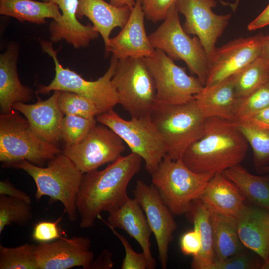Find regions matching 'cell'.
<instances>
[{
  "label": "cell",
  "mask_w": 269,
  "mask_h": 269,
  "mask_svg": "<svg viewBox=\"0 0 269 269\" xmlns=\"http://www.w3.org/2000/svg\"><path fill=\"white\" fill-rule=\"evenodd\" d=\"M10 167L22 170L32 177L36 186L37 201L46 196L51 203L59 201L69 220H77L76 199L83 174L63 152L49 160L46 167L22 160Z\"/></svg>",
  "instance_id": "obj_3"
},
{
  "label": "cell",
  "mask_w": 269,
  "mask_h": 269,
  "mask_svg": "<svg viewBox=\"0 0 269 269\" xmlns=\"http://www.w3.org/2000/svg\"><path fill=\"white\" fill-rule=\"evenodd\" d=\"M216 0H178L176 6L185 21L183 25L189 35L198 37L210 61L216 49L217 39L223 33L231 18L230 14L217 15L212 11Z\"/></svg>",
  "instance_id": "obj_13"
},
{
  "label": "cell",
  "mask_w": 269,
  "mask_h": 269,
  "mask_svg": "<svg viewBox=\"0 0 269 269\" xmlns=\"http://www.w3.org/2000/svg\"><path fill=\"white\" fill-rule=\"evenodd\" d=\"M77 18L87 17L92 23L95 30L100 34L106 47L113 29L123 28L127 23L132 8L118 7L104 0H78Z\"/></svg>",
  "instance_id": "obj_25"
},
{
  "label": "cell",
  "mask_w": 269,
  "mask_h": 269,
  "mask_svg": "<svg viewBox=\"0 0 269 269\" xmlns=\"http://www.w3.org/2000/svg\"><path fill=\"white\" fill-rule=\"evenodd\" d=\"M261 57L269 61V36H266L263 44Z\"/></svg>",
  "instance_id": "obj_47"
},
{
  "label": "cell",
  "mask_w": 269,
  "mask_h": 269,
  "mask_svg": "<svg viewBox=\"0 0 269 269\" xmlns=\"http://www.w3.org/2000/svg\"><path fill=\"white\" fill-rule=\"evenodd\" d=\"M248 146L235 121L207 118L203 136L187 149L181 160L197 173H223L240 164Z\"/></svg>",
  "instance_id": "obj_2"
},
{
  "label": "cell",
  "mask_w": 269,
  "mask_h": 269,
  "mask_svg": "<svg viewBox=\"0 0 269 269\" xmlns=\"http://www.w3.org/2000/svg\"><path fill=\"white\" fill-rule=\"evenodd\" d=\"M236 218L241 243L261 258V269H269V211L245 205Z\"/></svg>",
  "instance_id": "obj_20"
},
{
  "label": "cell",
  "mask_w": 269,
  "mask_h": 269,
  "mask_svg": "<svg viewBox=\"0 0 269 269\" xmlns=\"http://www.w3.org/2000/svg\"><path fill=\"white\" fill-rule=\"evenodd\" d=\"M215 260H223L244 250L237 231L236 218L210 212Z\"/></svg>",
  "instance_id": "obj_27"
},
{
  "label": "cell",
  "mask_w": 269,
  "mask_h": 269,
  "mask_svg": "<svg viewBox=\"0 0 269 269\" xmlns=\"http://www.w3.org/2000/svg\"><path fill=\"white\" fill-rule=\"evenodd\" d=\"M0 14L13 17L20 22L41 24L46 19L59 22L62 14L54 3L33 0H0Z\"/></svg>",
  "instance_id": "obj_26"
},
{
  "label": "cell",
  "mask_w": 269,
  "mask_h": 269,
  "mask_svg": "<svg viewBox=\"0 0 269 269\" xmlns=\"http://www.w3.org/2000/svg\"><path fill=\"white\" fill-rule=\"evenodd\" d=\"M111 82L118 104L131 117L150 115L157 102L156 90L145 58L118 59Z\"/></svg>",
  "instance_id": "obj_7"
},
{
  "label": "cell",
  "mask_w": 269,
  "mask_h": 269,
  "mask_svg": "<svg viewBox=\"0 0 269 269\" xmlns=\"http://www.w3.org/2000/svg\"><path fill=\"white\" fill-rule=\"evenodd\" d=\"M199 231L201 239V248L199 254L193 257L191 267L193 269H207L215 260L213 248L210 212L199 199L193 201L186 214Z\"/></svg>",
  "instance_id": "obj_28"
},
{
  "label": "cell",
  "mask_w": 269,
  "mask_h": 269,
  "mask_svg": "<svg viewBox=\"0 0 269 269\" xmlns=\"http://www.w3.org/2000/svg\"><path fill=\"white\" fill-rule=\"evenodd\" d=\"M31 203L4 195H0V235L6 226L14 224L24 226L31 220Z\"/></svg>",
  "instance_id": "obj_32"
},
{
  "label": "cell",
  "mask_w": 269,
  "mask_h": 269,
  "mask_svg": "<svg viewBox=\"0 0 269 269\" xmlns=\"http://www.w3.org/2000/svg\"><path fill=\"white\" fill-rule=\"evenodd\" d=\"M134 198L143 209L157 245L161 268L167 266L169 246L177 225L173 214L163 201L153 184L138 180L133 191Z\"/></svg>",
  "instance_id": "obj_14"
},
{
  "label": "cell",
  "mask_w": 269,
  "mask_h": 269,
  "mask_svg": "<svg viewBox=\"0 0 269 269\" xmlns=\"http://www.w3.org/2000/svg\"><path fill=\"white\" fill-rule=\"evenodd\" d=\"M40 44L43 51L53 60L55 74L49 84L39 87L37 93L56 90L74 93L91 100L101 113L113 109L118 104V96L111 82L118 59L113 55L105 74L96 80L88 81L72 70L63 67L57 58L58 50L54 49L51 42L41 41Z\"/></svg>",
  "instance_id": "obj_9"
},
{
  "label": "cell",
  "mask_w": 269,
  "mask_h": 269,
  "mask_svg": "<svg viewBox=\"0 0 269 269\" xmlns=\"http://www.w3.org/2000/svg\"><path fill=\"white\" fill-rule=\"evenodd\" d=\"M61 219L62 216L53 222L45 221L37 223L32 234L33 239L40 243L51 242L61 238L58 225Z\"/></svg>",
  "instance_id": "obj_40"
},
{
  "label": "cell",
  "mask_w": 269,
  "mask_h": 269,
  "mask_svg": "<svg viewBox=\"0 0 269 269\" xmlns=\"http://www.w3.org/2000/svg\"><path fill=\"white\" fill-rule=\"evenodd\" d=\"M269 25V3L262 12L248 25L249 31L256 30Z\"/></svg>",
  "instance_id": "obj_45"
},
{
  "label": "cell",
  "mask_w": 269,
  "mask_h": 269,
  "mask_svg": "<svg viewBox=\"0 0 269 269\" xmlns=\"http://www.w3.org/2000/svg\"><path fill=\"white\" fill-rule=\"evenodd\" d=\"M210 212L237 217L246 205V198L223 173L215 174L199 198Z\"/></svg>",
  "instance_id": "obj_24"
},
{
  "label": "cell",
  "mask_w": 269,
  "mask_h": 269,
  "mask_svg": "<svg viewBox=\"0 0 269 269\" xmlns=\"http://www.w3.org/2000/svg\"><path fill=\"white\" fill-rule=\"evenodd\" d=\"M145 59L155 82L157 102L186 103L194 100L204 86L199 78L188 75L160 49H156L153 55Z\"/></svg>",
  "instance_id": "obj_11"
},
{
  "label": "cell",
  "mask_w": 269,
  "mask_h": 269,
  "mask_svg": "<svg viewBox=\"0 0 269 269\" xmlns=\"http://www.w3.org/2000/svg\"><path fill=\"white\" fill-rule=\"evenodd\" d=\"M240 0H236L234 3H231V4H228L230 5V7H231L232 10L233 11H235L236 10L239 3Z\"/></svg>",
  "instance_id": "obj_48"
},
{
  "label": "cell",
  "mask_w": 269,
  "mask_h": 269,
  "mask_svg": "<svg viewBox=\"0 0 269 269\" xmlns=\"http://www.w3.org/2000/svg\"><path fill=\"white\" fill-rule=\"evenodd\" d=\"M123 245L125 256L122 261V269H148V263L144 253H137L132 248L128 241L121 234L117 232L112 227L107 225Z\"/></svg>",
  "instance_id": "obj_38"
},
{
  "label": "cell",
  "mask_w": 269,
  "mask_h": 269,
  "mask_svg": "<svg viewBox=\"0 0 269 269\" xmlns=\"http://www.w3.org/2000/svg\"><path fill=\"white\" fill-rule=\"evenodd\" d=\"M223 173L246 198L269 211V176L253 175L240 164L227 169Z\"/></svg>",
  "instance_id": "obj_29"
},
{
  "label": "cell",
  "mask_w": 269,
  "mask_h": 269,
  "mask_svg": "<svg viewBox=\"0 0 269 269\" xmlns=\"http://www.w3.org/2000/svg\"><path fill=\"white\" fill-rule=\"evenodd\" d=\"M60 91H54L45 100L34 104L16 102L13 109L28 120L32 131L41 139L58 146L62 141L61 126L64 114L58 104Z\"/></svg>",
  "instance_id": "obj_18"
},
{
  "label": "cell",
  "mask_w": 269,
  "mask_h": 269,
  "mask_svg": "<svg viewBox=\"0 0 269 269\" xmlns=\"http://www.w3.org/2000/svg\"><path fill=\"white\" fill-rule=\"evenodd\" d=\"M125 150L123 140L111 129L99 123L77 144L64 146L62 152L84 174L113 162Z\"/></svg>",
  "instance_id": "obj_12"
},
{
  "label": "cell",
  "mask_w": 269,
  "mask_h": 269,
  "mask_svg": "<svg viewBox=\"0 0 269 269\" xmlns=\"http://www.w3.org/2000/svg\"><path fill=\"white\" fill-rule=\"evenodd\" d=\"M238 99L235 89L234 75L210 85H205L195 96L197 105L206 118L236 120Z\"/></svg>",
  "instance_id": "obj_23"
},
{
  "label": "cell",
  "mask_w": 269,
  "mask_h": 269,
  "mask_svg": "<svg viewBox=\"0 0 269 269\" xmlns=\"http://www.w3.org/2000/svg\"><path fill=\"white\" fill-rule=\"evenodd\" d=\"M110 3L116 6H128L132 8L135 4L136 1L134 0H109Z\"/></svg>",
  "instance_id": "obj_46"
},
{
  "label": "cell",
  "mask_w": 269,
  "mask_h": 269,
  "mask_svg": "<svg viewBox=\"0 0 269 269\" xmlns=\"http://www.w3.org/2000/svg\"><path fill=\"white\" fill-rule=\"evenodd\" d=\"M145 17L141 0H136L126 24L116 36L110 38L106 52H111L118 59L153 55L156 49L146 34Z\"/></svg>",
  "instance_id": "obj_17"
},
{
  "label": "cell",
  "mask_w": 269,
  "mask_h": 269,
  "mask_svg": "<svg viewBox=\"0 0 269 269\" xmlns=\"http://www.w3.org/2000/svg\"><path fill=\"white\" fill-rule=\"evenodd\" d=\"M18 47L8 46L0 55V110L1 114L11 112L16 102L27 103L34 96L33 90L20 82L17 70Z\"/></svg>",
  "instance_id": "obj_22"
},
{
  "label": "cell",
  "mask_w": 269,
  "mask_h": 269,
  "mask_svg": "<svg viewBox=\"0 0 269 269\" xmlns=\"http://www.w3.org/2000/svg\"><path fill=\"white\" fill-rule=\"evenodd\" d=\"M263 260L243 250L223 260H215L207 269H261Z\"/></svg>",
  "instance_id": "obj_37"
},
{
  "label": "cell",
  "mask_w": 269,
  "mask_h": 269,
  "mask_svg": "<svg viewBox=\"0 0 269 269\" xmlns=\"http://www.w3.org/2000/svg\"><path fill=\"white\" fill-rule=\"evenodd\" d=\"M142 161L140 156L131 152L103 170L83 174L76 199L81 228L93 227L101 213L115 210L127 200L128 185L139 172Z\"/></svg>",
  "instance_id": "obj_1"
},
{
  "label": "cell",
  "mask_w": 269,
  "mask_h": 269,
  "mask_svg": "<svg viewBox=\"0 0 269 269\" xmlns=\"http://www.w3.org/2000/svg\"><path fill=\"white\" fill-rule=\"evenodd\" d=\"M108 213L107 221L101 215L98 218L107 225L124 230L134 238L146 257L148 269H154L156 264L151 254L150 243L152 232L145 214L136 200L128 197L119 207Z\"/></svg>",
  "instance_id": "obj_19"
},
{
  "label": "cell",
  "mask_w": 269,
  "mask_h": 269,
  "mask_svg": "<svg viewBox=\"0 0 269 269\" xmlns=\"http://www.w3.org/2000/svg\"><path fill=\"white\" fill-rule=\"evenodd\" d=\"M35 245L8 247L0 244V269H38Z\"/></svg>",
  "instance_id": "obj_33"
},
{
  "label": "cell",
  "mask_w": 269,
  "mask_h": 269,
  "mask_svg": "<svg viewBox=\"0 0 269 269\" xmlns=\"http://www.w3.org/2000/svg\"><path fill=\"white\" fill-rule=\"evenodd\" d=\"M57 5L61 11L59 22L52 21L49 25L50 39L52 42L65 40L75 48L87 46L90 42L99 36L94 26L83 25L77 17L78 0H42Z\"/></svg>",
  "instance_id": "obj_21"
},
{
  "label": "cell",
  "mask_w": 269,
  "mask_h": 269,
  "mask_svg": "<svg viewBox=\"0 0 269 269\" xmlns=\"http://www.w3.org/2000/svg\"><path fill=\"white\" fill-rule=\"evenodd\" d=\"M90 238L61 237L54 241L40 242L35 246L38 269H68L81 267L89 269L94 254Z\"/></svg>",
  "instance_id": "obj_16"
},
{
  "label": "cell",
  "mask_w": 269,
  "mask_h": 269,
  "mask_svg": "<svg viewBox=\"0 0 269 269\" xmlns=\"http://www.w3.org/2000/svg\"><path fill=\"white\" fill-rule=\"evenodd\" d=\"M97 122L113 130L129 147L131 152L140 156L145 169L151 175L166 155L165 144L153 123L150 115L127 120L113 109L96 117Z\"/></svg>",
  "instance_id": "obj_8"
},
{
  "label": "cell",
  "mask_w": 269,
  "mask_h": 269,
  "mask_svg": "<svg viewBox=\"0 0 269 269\" xmlns=\"http://www.w3.org/2000/svg\"><path fill=\"white\" fill-rule=\"evenodd\" d=\"M0 195L16 198L31 204V197L24 191L17 188L8 180L0 181Z\"/></svg>",
  "instance_id": "obj_43"
},
{
  "label": "cell",
  "mask_w": 269,
  "mask_h": 269,
  "mask_svg": "<svg viewBox=\"0 0 269 269\" xmlns=\"http://www.w3.org/2000/svg\"><path fill=\"white\" fill-rule=\"evenodd\" d=\"M261 173L269 174V165L265 166L259 170Z\"/></svg>",
  "instance_id": "obj_49"
},
{
  "label": "cell",
  "mask_w": 269,
  "mask_h": 269,
  "mask_svg": "<svg viewBox=\"0 0 269 269\" xmlns=\"http://www.w3.org/2000/svg\"><path fill=\"white\" fill-rule=\"evenodd\" d=\"M214 175L195 173L181 159L174 160L165 156L151 175L152 184L173 215L179 216L186 214Z\"/></svg>",
  "instance_id": "obj_6"
},
{
  "label": "cell",
  "mask_w": 269,
  "mask_h": 269,
  "mask_svg": "<svg viewBox=\"0 0 269 269\" xmlns=\"http://www.w3.org/2000/svg\"><path fill=\"white\" fill-rule=\"evenodd\" d=\"M178 0H141L145 18L153 23L163 20Z\"/></svg>",
  "instance_id": "obj_39"
},
{
  "label": "cell",
  "mask_w": 269,
  "mask_h": 269,
  "mask_svg": "<svg viewBox=\"0 0 269 269\" xmlns=\"http://www.w3.org/2000/svg\"><path fill=\"white\" fill-rule=\"evenodd\" d=\"M182 253L193 257L196 256L201 248V239L199 231L195 228L183 234L180 240Z\"/></svg>",
  "instance_id": "obj_41"
},
{
  "label": "cell",
  "mask_w": 269,
  "mask_h": 269,
  "mask_svg": "<svg viewBox=\"0 0 269 269\" xmlns=\"http://www.w3.org/2000/svg\"><path fill=\"white\" fill-rule=\"evenodd\" d=\"M58 104L64 115L93 118L101 113L98 107L91 100L72 92L60 91Z\"/></svg>",
  "instance_id": "obj_35"
},
{
  "label": "cell",
  "mask_w": 269,
  "mask_h": 269,
  "mask_svg": "<svg viewBox=\"0 0 269 269\" xmlns=\"http://www.w3.org/2000/svg\"><path fill=\"white\" fill-rule=\"evenodd\" d=\"M112 254L107 249L102 251L92 261L89 269H110L113 266Z\"/></svg>",
  "instance_id": "obj_44"
},
{
  "label": "cell",
  "mask_w": 269,
  "mask_h": 269,
  "mask_svg": "<svg viewBox=\"0 0 269 269\" xmlns=\"http://www.w3.org/2000/svg\"><path fill=\"white\" fill-rule=\"evenodd\" d=\"M96 124V118L65 115L61 126V139L64 146H71L78 143Z\"/></svg>",
  "instance_id": "obj_34"
},
{
  "label": "cell",
  "mask_w": 269,
  "mask_h": 269,
  "mask_svg": "<svg viewBox=\"0 0 269 269\" xmlns=\"http://www.w3.org/2000/svg\"><path fill=\"white\" fill-rule=\"evenodd\" d=\"M265 36L260 34L239 38L216 48L209 61L205 85L215 84L237 74L260 57Z\"/></svg>",
  "instance_id": "obj_15"
},
{
  "label": "cell",
  "mask_w": 269,
  "mask_h": 269,
  "mask_svg": "<svg viewBox=\"0 0 269 269\" xmlns=\"http://www.w3.org/2000/svg\"><path fill=\"white\" fill-rule=\"evenodd\" d=\"M238 98L251 94L269 81V61L259 57L234 75Z\"/></svg>",
  "instance_id": "obj_30"
},
{
  "label": "cell",
  "mask_w": 269,
  "mask_h": 269,
  "mask_svg": "<svg viewBox=\"0 0 269 269\" xmlns=\"http://www.w3.org/2000/svg\"><path fill=\"white\" fill-rule=\"evenodd\" d=\"M150 117L165 144L166 156L174 160L181 159L203 136L206 119L195 99L181 104L156 102Z\"/></svg>",
  "instance_id": "obj_4"
},
{
  "label": "cell",
  "mask_w": 269,
  "mask_h": 269,
  "mask_svg": "<svg viewBox=\"0 0 269 269\" xmlns=\"http://www.w3.org/2000/svg\"><path fill=\"white\" fill-rule=\"evenodd\" d=\"M269 106V81L248 95L238 99L236 120Z\"/></svg>",
  "instance_id": "obj_36"
},
{
  "label": "cell",
  "mask_w": 269,
  "mask_h": 269,
  "mask_svg": "<svg viewBox=\"0 0 269 269\" xmlns=\"http://www.w3.org/2000/svg\"><path fill=\"white\" fill-rule=\"evenodd\" d=\"M235 122L252 149L254 164L257 170L259 171L269 165V132L241 121Z\"/></svg>",
  "instance_id": "obj_31"
},
{
  "label": "cell",
  "mask_w": 269,
  "mask_h": 269,
  "mask_svg": "<svg viewBox=\"0 0 269 269\" xmlns=\"http://www.w3.org/2000/svg\"><path fill=\"white\" fill-rule=\"evenodd\" d=\"M236 120L246 122L256 128L269 132V106L240 117Z\"/></svg>",
  "instance_id": "obj_42"
},
{
  "label": "cell",
  "mask_w": 269,
  "mask_h": 269,
  "mask_svg": "<svg viewBox=\"0 0 269 269\" xmlns=\"http://www.w3.org/2000/svg\"><path fill=\"white\" fill-rule=\"evenodd\" d=\"M20 114L0 115V161L5 168L22 160L43 166L62 150L39 138Z\"/></svg>",
  "instance_id": "obj_5"
},
{
  "label": "cell",
  "mask_w": 269,
  "mask_h": 269,
  "mask_svg": "<svg viewBox=\"0 0 269 269\" xmlns=\"http://www.w3.org/2000/svg\"><path fill=\"white\" fill-rule=\"evenodd\" d=\"M163 20L148 35L152 46L162 50L173 60L184 61L191 73L196 75L205 85L209 71L207 54L198 37H190L183 29L176 3L170 7Z\"/></svg>",
  "instance_id": "obj_10"
}]
</instances>
